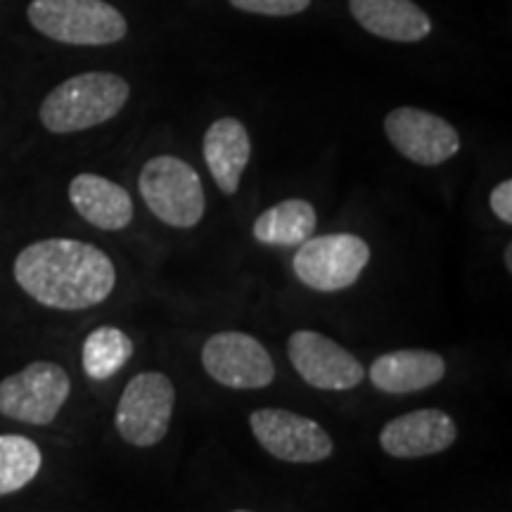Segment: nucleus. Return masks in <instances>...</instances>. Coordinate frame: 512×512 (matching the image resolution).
I'll use <instances>...</instances> for the list:
<instances>
[{
    "mask_svg": "<svg viewBox=\"0 0 512 512\" xmlns=\"http://www.w3.org/2000/svg\"><path fill=\"white\" fill-rule=\"evenodd\" d=\"M228 3L249 15L292 17L309 8L311 0H228Z\"/></svg>",
    "mask_w": 512,
    "mask_h": 512,
    "instance_id": "obj_20",
    "label": "nucleus"
},
{
    "mask_svg": "<svg viewBox=\"0 0 512 512\" xmlns=\"http://www.w3.org/2000/svg\"><path fill=\"white\" fill-rule=\"evenodd\" d=\"M72 392L67 370L36 361L0 382V415L24 425H50Z\"/></svg>",
    "mask_w": 512,
    "mask_h": 512,
    "instance_id": "obj_7",
    "label": "nucleus"
},
{
    "mask_svg": "<svg viewBox=\"0 0 512 512\" xmlns=\"http://www.w3.org/2000/svg\"><path fill=\"white\" fill-rule=\"evenodd\" d=\"M133 356V342L124 330L102 325L86 337L81 349L83 370L91 380H110Z\"/></svg>",
    "mask_w": 512,
    "mask_h": 512,
    "instance_id": "obj_18",
    "label": "nucleus"
},
{
    "mask_svg": "<svg viewBox=\"0 0 512 512\" xmlns=\"http://www.w3.org/2000/svg\"><path fill=\"white\" fill-rule=\"evenodd\" d=\"M235 512H247V510H235Z\"/></svg>",
    "mask_w": 512,
    "mask_h": 512,
    "instance_id": "obj_23",
    "label": "nucleus"
},
{
    "mask_svg": "<svg viewBox=\"0 0 512 512\" xmlns=\"http://www.w3.org/2000/svg\"><path fill=\"white\" fill-rule=\"evenodd\" d=\"M458 427L453 418L439 408H422L389 420L380 432V446L387 456L415 460L437 456L456 444Z\"/></svg>",
    "mask_w": 512,
    "mask_h": 512,
    "instance_id": "obj_12",
    "label": "nucleus"
},
{
    "mask_svg": "<svg viewBox=\"0 0 512 512\" xmlns=\"http://www.w3.org/2000/svg\"><path fill=\"white\" fill-rule=\"evenodd\" d=\"M505 268H508V273H512V247L510 245L505 247Z\"/></svg>",
    "mask_w": 512,
    "mask_h": 512,
    "instance_id": "obj_22",
    "label": "nucleus"
},
{
    "mask_svg": "<svg viewBox=\"0 0 512 512\" xmlns=\"http://www.w3.org/2000/svg\"><path fill=\"white\" fill-rule=\"evenodd\" d=\"M176 408V387L164 373L150 370L140 373L126 384L124 394L117 403L119 437L126 444L150 448L169 434L171 418Z\"/></svg>",
    "mask_w": 512,
    "mask_h": 512,
    "instance_id": "obj_5",
    "label": "nucleus"
},
{
    "mask_svg": "<svg viewBox=\"0 0 512 512\" xmlns=\"http://www.w3.org/2000/svg\"><path fill=\"white\" fill-rule=\"evenodd\" d=\"M202 366L211 380L230 389H264L275 380L268 349L238 330L211 335L202 347Z\"/></svg>",
    "mask_w": 512,
    "mask_h": 512,
    "instance_id": "obj_9",
    "label": "nucleus"
},
{
    "mask_svg": "<svg viewBox=\"0 0 512 512\" xmlns=\"http://www.w3.org/2000/svg\"><path fill=\"white\" fill-rule=\"evenodd\" d=\"M15 280L31 299L48 309L83 311L110 297L117 285V271L100 247L50 238L17 254Z\"/></svg>",
    "mask_w": 512,
    "mask_h": 512,
    "instance_id": "obj_1",
    "label": "nucleus"
},
{
    "mask_svg": "<svg viewBox=\"0 0 512 512\" xmlns=\"http://www.w3.org/2000/svg\"><path fill=\"white\" fill-rule=\"evenodd\" d=\"M489 204H491V209H494L496 219L503 221L505 226H510L512 223V181L510 178H505V181H501L494 190H491Z\"/></svg>",
    "mask_w": 512,
    "mask_h": 512,
    "instance_id": "obj_21",
    "label": "nucleus"
},
{
    "mask_svg": "<svg viewBox=\"0 0 512 512\" xmlns=\"http://www.w3.org/2000/svg\"><path fill=\"white\" fill-rule=\"evenodd\" d=\"M287 356L306 384L325 392H349L366 377V368L351 351L313 330L292 332Z\"/></svg>",
    "mask_w": 512,
    "mask_h": 512,
    "instance_id": "obj_10",
    "label": "nucleus"
},
{
    "mask_svg": "<svg viewBox=\"0 0 512 512\" xmlns=\"http://www.w3.org/2000/svg\"><path fill=\"white\" fill-rule=\"evenodd\" d=\"M147 209L171 228H195L202 221L204 188L200 174L174 155L152 157L138 176Z\"/></svg>",
    "mask_w": 512,
    "mask_h": 512,
    "instance_id": "obj_4",
    "label": "nucleus"
},
{
    "mask_svg": "<svg viewBox=\"0 0 512 512\" xmlns=\"http://www.w3.org/2000/svg\"><path fill=\"white\" fill-rule=\"evenodd\" d=\"M446 361L427 349H399L375 358L370 382L384 394H413L444 380Z\"/></svg>",
    "mask_w": 512,
    "mask_h": 512,
    "instance_id": "obj_15",
    "label": "nucleus"
},
{
    "mask_svg": "<svg viewBox=\"0 0 512 512\" xmlns=\"http://www.w3.org/2000/svg\"><path fill=\"white\" fill-rule=\"evenodd\" d=\"M131 86L112 72H86L62 81L41 102V124L50 133H79L105 124L124 110Z\"/></svg>",
    "mask_w": 512,
    "mask_h": 512,
    "instance_id": "obj_2",
    "label": "nucleus"
},
{
    "mask_svg": "<svg viewBox=\"0 0 512 512\" xmlns=\"http://www.w3.org/2000/svg\"><path fill=\"white\" fill-rule=\"evenodd\" d=\"M202 150L209 174L219 190L223 195H235L252 159V138L247 126L235 117L216 119L204 133Z\"/></svg>",
    "mask_w": 512,
    "mask_h": 512,
    "instance_id": "obj_13",
    "label": "nucleus"
},
{
    "mask_svg": "<svg viewBox=\"0 0 512 512\" xmlns=\"http://www.w3.org/2000/svg\"><path fill=\"white\" fill-rule=\"evenodd\" d=\"M29 24L67 46H112L128 34L121 12L107 0H31Z\"/></svg>",
    "mask_w": 512,
    "mask_h": 512,
    "instance_id": "obj_3",
    "label": "nucleus"
},
{
    "mask_svg": "<svg viewBox=\"0 0 512 512\" xmlns=\"http://www.w3.org/2000/svg\"><path fill=\"white\" fill-rule=\"evenodd\" d=\"M256 441L285 463H323L332 456V437L316 420L283 411V408H259L249 415Z\"/></svg>",
    "mask_w": 512,
    "mask_h": 512,
    "instance_id": "obj_8",
    "label": "nucleus"
},
{
    "mask_svg": "<svg viewBox=\"0 0 512 512\" xmlns=\"http://www.w3.org/2000/svg\"><path fill=\"white\" fill-rule=\"evenodd\" d=\"M351 17L368 34L394 43H418L432 34V19L413 0H349Z\"/></svg>",
    "mask_w": 512,
    "mask_h": 512,
    "instance_id": "obj_14",
    "label": "nucleus"
},
{
    "mask_svg": "<svg viewBox=\"0 0 512 512\" xmlns=\"http://www.w3.org/2000/svg\"><path fill=\"white\" fill-rule=\"evenodd\" d=\"M318 216L311 202L299 200H285L278 202L275 207L266 209L259 219L254 221V240L261 245L273 247H294L302 245L316 230Z\"/></svg>",
    "mask_w": 512,
    "mask_h": 512,
    "instance_id": "obj_17",
    "label": "nucleus"
},
{
    "mask_svg": "<svg viewBox=\"0 0 512 512\" xmlns=\"http://www.w3.org/2000/svg\"><path fill=\"white\" fill-rule=\"evenodd\" d=\"M384 133L403 157L420 166H439L460 152V133L437 114L396 107L384 117Z\"/></svg>",
    "mask_w": 512,
    "mask_h": 512,
    "instance_id": "obj_11",
    "label": "nucleus"
},
{
    "mask_svg": "<svg viewBox=\"0 0 512 512\" xmlns=\"http://www.w3.org/2000/svg\"><path fill=\"white\" fill-rule=\"evenodd\" d=\"M43 456L36 441L19 434H0V496L15 494L34 482Z\"/></svg>",
    "mask_w": 512,
    "mask_h": 512,
    "instance_id": "obj_19",
    "label": "nucleus"
},
{
    "mask_svg": "<svg viewBox=\"0 0 512 512\" xmlns=\"http://www.w3.org/2000/svg\"><path fill=\"white\" fill-rule=\"evenodd\" d=\"M69 202L83 221L100 230H124L133 221L131 195L110 178L79 174L69 183Z\"/></svg>",
    "mask_w": 512,
    "mask_h": 512,
    "instance_id": "obj_16",
    "label": "nucleus"
},
{
    "mask_svg": "<svg viewBox=\"0 0 512 512\" xmlns=\"http://www.w3.org/2000/svg\"><path fill=\"white\" fill-rule=\"evenodd\" d=\"M370 261L368 242L351 233L318 235L302 242L292 259V271L316 292L347 290L361 278Z\"/></svg>",
    "mask_w": 512,
    "mask_h": 512,
    "instance_id": "obj_6",
    "label": "nucleus"
}]
</instances>
